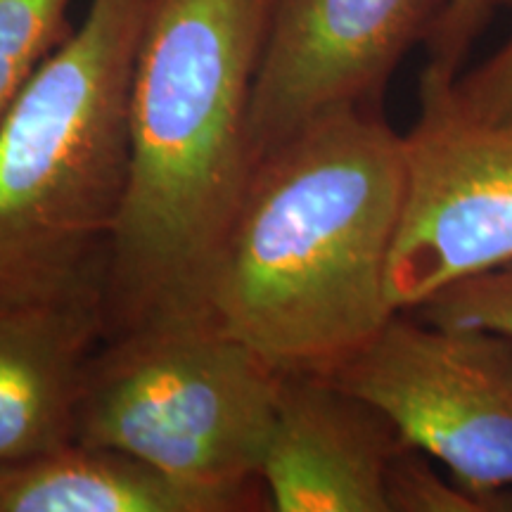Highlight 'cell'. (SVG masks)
Instances as JSON below:
<instances>
[{
    "mask_svg": "<svg viewBox=\"0 0 512 512\" xmlns=\"http://www.w3.org/2000/svg\"><path fill=\"white\" fill-rule=\"evenodd\" d=\"M494 8L496 0H448L425 38L427 64L420 79L434 83L456 81Z\"/></svg>",
    "mask_w": 512,
    "mask_h": 512,
    "instance_id": "14",
    "label": "cell"
},
{
    "mask_svg": "<svg viewBox=\"0 0 512 512\" xmlns=\"http://www.w3.org/2000/svg\"><path fill=\"white\" fill-rule=\"evenodd\" d=\"M152 0H91L0 121V304L102 297Z\"/></svg>",
    "mask_w": 512,
    "mask_h": 512,
    "instance_id": "3",
    "label": "cell"
},
{
    "mask_svg": "<svg viewBox=\"0 0 512 512\" xmlns=\"http://www.w3.org/2000/svg\"><path fill=\"white\" fill-rule=\"evenodd\" d=\"M434 460L415 446H401L387 470L389 512H512V489L486 494L441 477Z\"/></svg>",
    "mask_w": 512,
    "mask_h": 512,
    "instance_id": "12",
    "label": "cell"
},
{
    "mask_svg": "<svg viewBox=\"0 0 512 512\" xmlns=\"http://www.w3.org/2000/svg\"><path fill=\"white\" fill-rule=\"evenodd\" d=\"M254 494L204 489L117 448L74 444L0 467V512H235Z\"/></svg>",
    "mask_w": 512,
    "mask_h": 512,
    "instance_id": "10",
    "label": "cell"
},
{
    "mask_svg": "<svg viewBox=\"0 0 512 512\" xmlns=\"http://www.w3.org/2000/svg\"><path fill=\"white\" fill-rule=\"evenodd\" d=\"M512 12V0H496ZM453 112L470 121H501L512 117V34L479 67L444 86Z\"/></svg>",
    "mask_w": 512,
    "mask_h": 512,
    "instance_id": "15",
    "label": "cell"
},
{
    "mask_svg": "<svg viewBox=\"0 0 512 512\" xmlns=\"http://www.w3.org/2000/svg\"><path fill=\"white\" fill-rule=\"evenodd\" d=\"M401 446L392 420L332 375L283 373L259 482L278 512H389Z\"/></svg>",
    "mask_w": 512,
    "mask_h": 512,
    "instance_id": "8",
    "label": "cell"
},
{
    "mask_svg": "<svg viewBox=\"0 0 512 512\" xmlns=\"http://www.w3.org/2000/svg\"><path fill=\"white\" fill-rule=\"evenodd\" d=\"M102 335V297L0 304V467L74 444Z\"/></svg>",
    "mask_w": 512,
    "mask_h": 512,
    "instance_id": "9",
    "label": "cell"
},
{
    "mask_svg": "<svg viewBox=\"0 0 512 512\" xmlns=\"http://www.w3.org/2000/svg\"><path fill=\"white\" fill-rule=\"evenodd\" d=\"M408 313L453 330H489L512 339V261L444 287Z\"/></svg>",
    "mask_w": 512,
    "mask_h": 512,
    "instance_id": "13",
    "label": "cell"
},
{
    "mask_svg": "<svg viewBox=\"0 0 512 512\" xmlns=\"http://www.w3.org/2000/svg\"><path fill=\"white\" fill-rule=\"evenodd\" d=\"M403 136L377 105L337 107L256 159L204 318L280 373L332 375L396 309L387 292Z\"/></svg>",
    "mask_w": 512,
    "mask_h": 512,
    "instance_id": "1",
    "label": "cell"
},
{
    "mask_svg": "<svg viewBox=\"0 0 512 512\" xmlns=\"http://www.w3.org/2000/svg\"><path fill=\"white\" fill-rule=\"evenodd\" d=\"M273 0H152L128 102V185L107 266V332L204 318L252 176L254 81Z\"/></svg>",
    "mask_w": 512,
    "mask_h": 512,
    "instance_id": "2",
    "label": "cell"
},
{
    "mask_svg": "<svg viewBox=\"0 0 512 512\" xmlns=\"http://www.w3.org/2000/svg\"><path fill=\"white\" fill-rule=\"evenodd\" d=\"M283 373L207 318L110 337L88 363L76 441L181 482L254 494Z\"/></svg>",
    "mask_w": 512,
    "mask_h": 512,
    "instance_id": "4",
    "label": "cell"
},
{
    "mask_svg": "<svg viewBox=\"0 0 512 512\" xmlns=\"http://www.w3.org/2000/svg\"><path fill=\"white\" fill-rule=\"evenodd\" d=\"M332 377L475 491L512 489V339L396 311Z\"/></svg>",
    "mask_w": 512,
    "mask_h": 512,
    "instance_id": "5",
    "label": "cell"
},
{
    "mask_svg": "<svg viewBox=\"0 0 512 512\" xmlns=\"http://www.w3.org/2000/svg\"><path fill=\"white\" fill-rule=\"evenodd\" d=\"M444 86L420 79V117L403 136V197L387 268L396 311L512 261V117L463 119Z\"/></svg>",
    "mask_w": 512,
    "mask_h": 512,
    "instance_id": "6",
    "label": "cell"
},
{
    "mask_svg": "<svg viewBox=\"0 0 512 512\" xmlns=\"http://www.w3.org/2000/svg\"><path fill=\"white\" fill-rule=\"evenodd\" d=\"M448 0H273L254 81L259 159L320 114L377 105L389 76L425 43Z\"/></svg>",
    "mask_w": 512,
    "mask_h": 512,
    "instance_id": "7",
    "label": "cell"
},
{
    "mask_svg": "<svg viewBox=\"0 0 512 512\" xmlns=\"http://www.w3.org/2000/svg\"><path fill=\"white\" fill-rule=\"evenodd\" d=\"M74 0H0V121L36 69L60 46Z\"/></svg>",
    "mask_w": 512,
    "mask_h": 512,
    "instance_id": "11",
    "label": "cell"
}]
</instances>
